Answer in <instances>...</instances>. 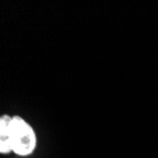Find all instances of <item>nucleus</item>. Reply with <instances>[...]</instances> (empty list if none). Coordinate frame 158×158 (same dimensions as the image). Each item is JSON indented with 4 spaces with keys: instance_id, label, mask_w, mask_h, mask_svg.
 Returning a JSON list of instances; mask_svg holds the SVG:
<instances>
[{
    "instance_id": "f03ea898",
    "label": "nucleus",
    "mask_w": 158,
    "mask_h": 158,
    "mask_svg": "<svg viewBox=\"0 0 158 158\" xmlns=\"http://www.w3.org/2000/svg\"><path fill=\"white\" fill-rule=\"evenodd\" d=\"M9 114H3L0 118V152L9 153L11 152L10 146V122Z\"/></svg>"
},
{
    "instance_id": "f257e3e1",
    "label": "nucleus",
    "mask_w": 158,
    "mask_h": 158,
    "mask_svg": "<svg viewBox=\"0 0 158 158\" xmlns=\"http://www.w3.org/2000/svg\"><path fill=\"white\" fill-rule=\"evenodd\" d=\"M36 134L23 118L13 116L10 122L11 152L20 156L31 154L36 148Z\"/></svg>"
}]
</instances>
